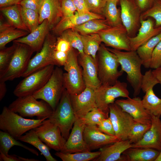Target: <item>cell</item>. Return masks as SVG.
I'll return each mask as SVG.
<instances>
[{
	"mask_svg": "<svg viewBox=\"0 0 161 161\" xmlns=\"http://www.w3.org/2000/svg\"><path fill=\"white\" fill-rule=\"evenodd\" d=\"M22 0H0L1 8L19 4Z\"/></svg>",
	"mask_w": 161,
	"mask_h": 161,
	"instance_id": "54",
	"label": "cell"
},
{
	"mask_svg": "<svg viewBox=\"0 0 161 161\" xmlns=\"http://www.w3.org/2000/svg\"><path fill=\"white\" fill-rule=\"evenodd\" d=\"M97 33L100 36L102 42L106 46L120 50H131L127 31L123 24L111 27Z\"/></svg>",
	"mask_w": 161,
	"mask_h": 161,
	"instance_id": "15",
	"label": "cell"
},
{
	"mask_svg": "<svg viewBox=\"0 0 161 161\" xmlns=\"http://www.w3.org/2000/svg\"><path fill=\"white\" fill-rule=\"evenodd\" d=\"M85 0L90 12L103 15L107 0Z\"/></svg>",
	"mask_w": 161,
	"mask_h": 161,
	"instance_id": "44",
	"label": "cell"
},
{
	"mask_svg": "<svg viewBox=\"0 0 161 161\" xmlns=\"http://www.w3.org/2000/svg\"><path fill=\"white\" fill-rule=\"evenodd\" d=\"M132 147L128 140H119L100 148L99 156L93 161H120L122 153Z\"/></svg>",
	"mask_w": 161,
	"mask_h": 161,
	"instance_id": "27",
	"label": "cell"
},
{
	"mask_svg": "<svg viewBox=\"0 0 161 161\" xmlns=\"http://www.w3.org/2000/svg\"><path fill=\"white\" fill-rule=\"evenodd\" d=\"M20 11L23 23L30 32L34 30L40 24L39 14L36 11L23 8L20 5Z\"/></svg>",
	"mask_w": 161,
	"mask_h": 161,
	"instance_id": "37",
	"label": "cell"
},
{
	"mask_svg": "<svg viewBox=\"0 0 161 161\" xmlns=\"http://www.w3.org/2000/svg\"><path fill=\"white\" fill-rule=\"evenodd\" d=\"M161 32V27H155V23L150 18L140 20L138 33L133 37H129L131 50L136 51L150 39Z\"/></svg>",
	"mask_w": 161,
	"mask_h": 161,
	"instance_id": "23",
	"label": "cell"
},
{
	"mask_svg": "<svg viewBox=\"0 0 161 161\" xmlns=\"http://www.w3.org/2000/svg\"><path fill=\"white\" fill-rule=\"evenodd\" d=\"M155 161H161V151H160L159 155Z\"/></svg>",
	"mask_w": 161,
	"mask_h": 161,
	"instance_id": "58",
	"label": "cell"
},
{
	"mask_svg": "<svg viewBox=\"0 0 161 161\" xmlns=\"http://www.w3.org/2000/svg\"><path fill=\"white\" fill-rule=\"evenodd\" d=\"M152 72L159 83L161 85V66L152 70Z\"/></svg>",
	"mask_w": 161,
	"mask_h": 161,
	"instance_id": "56",
	"label": "cell"
},
{
	"mask_svg": "<svg viewBox=\"0 0 161 161\" xmlns=\"http://www.w3.org/2000/svg\"><path fill=\"white\" fill-rule=\"evenodd\" d=\"M39 14L40 24L47 20L52 29L63 17L60 0H44Z\"/></svg>",
	"mask_w": 161,
	"mask_h": 161,
	"instance_id": "26",
	"label": "cell"
},
{
	"mask_svg": "<svg viewBox=\"0 0 161 161\" xmlns=\"http://www.w3.org/2000/svg\"><path fill=\"white\" fill-rule=\"evenodd\" d=\"M7 92L6 85L4 82L0 81V100H2Z\"/></svg>",
	"mask_w": 161,
	"mask_h": 161,
	"instance_id": "55",
	"label": "cell"
},
{
	"mask_svg": "<svg viewBox=\"0 0 161 161\" xmlns=\"http://www.w3.org/2000/svg\"><path fill=\"white\" fill-rule=\"evenodd\" d=\"M111 27L106 19H94L75 27L72 29L81 34L97 33L102 30Z\"/></svg>",
	"mask_w": 161,
	"mask_h": 161,
	"instance_id": "32",
	"label": "cell"
},
{
	"mask_svg": "<svg viewBox=\"0 0 161 161\" xmlns=\"http://www.w3.org/2000/svg\"><path fill=\"white\" fill-rule=\"evenodd\" d=\"M132 147L150 148L161 151V120L160 117L151 115L150 128L141 140L132 143Z\"/></svg>",
	"mask_w": 161,
	"mask_h": 161,
	"instance_id": "21",
	"label": "cell"
},
{
	"mask_svg": "<svg viewBox=\"0 0 161 161\" xmlns=\"http://www.w3.org/2000/svg\"><path fill=\"white\" fill-rule=\"evenodd\" d=\"M160 151L152 148L131 147L122 153L120 161H155Z\"/></svg>",
	"mask_w": 161,
	"mask_h": 161,
	"instance_id": "28",
	"label": "cell"
},
{
	"mask_svg": "<svg viewBox=\"0 0 161 161\" xmlns=\"http://www.w3.org/2000/svg\"><path fill=\"white\" fill-rule=\"evenodd\" d=\"M13 42L11 46L0 49V75L8 67L16 49L18 43Z\"/></svg>",
	"mask_w": 161,
	"mask_h": 161,
	"instance_id": "43",
	"label": "cell"
},
{
	"mask_svg": "<svg viewBox=\"0 0 161 161\" xmlns=\"http://www.w3.org/2000/svg\"><path fill=\"white\" fill-rule=\"evenodd\" d=\"M97 61L98 75L102 85H114L124 72L118 69L120 65L115 55L101 44Z\"/></svg>",
	"mask_w": 161,
	"mask_h": 161,
	"instance_id": "3",
	"label": "cell"
},
{
	"mask_svg": "<svg viewBox=\"0 0 161 161\" xmlns=\"http://www.w3.org/2000/svg\"><path fill=\"white\" fill-rule=\"evenodd\" d=\"M54 57L57 66H64L67 61L68 52L59 51L55 49Z\"/></svg>",
	"mask_w": 161,
	"mask_h": 161,
	"instance_id": "49",
	"label": "cell"
},
{
	"mask_svg": "<svg viewBox=\"0 0 161 161\" xmlns=\"http://www.w3.org/2000/svg\"><path fill=\"white\" fill-rule=\"evenodd\" d=\"M97 126L103 133L109 135L115 136L113 126L109 117L103 119Z\"/></svg>",
	"mask_w": 161,
	"mask_h": 161,
	"instance_id": "47",
	"label": "cell"
},
{
	"mask_svg": "<svg viewBox=\"0 0 161 161\" xmlns=\"http://www.w3.org/2000/svg\"><path fill=\"white\" fill-rule=\"evenodd\" d=\"M14 146L23 147L36 156L38 153L35 150L22 144L8 133L0 131V151L4 154H8L10 149Z\"/></svg>",
	"mask_w": 161,
	"mask_h": 161,
	"instance_id": "34",
	"label": "cell"
},
{
	"mask_svg": "<svg viewBox=\"0 0 161 161\" xmlns=\"http://www.w3.org/2000/svg\"><path fill=\"white\" fill-rule=\"evenodd\" d=\"M44 0H22L19 4L23 7L33 10L39 13Z\"/></svg>",
	"mask_w": 161,
	"mask_h": 161,
	"instance_id": "48",
	"label": "cell"
},
{
	"mask_svg": "<svg viewBox=\"0 0 161 161\" xmlns=\"http://www.w3.org/2000/svg\"><path fill=\"white\" fill-rule=\"evenodd\" d=\"M114 53L121 66V69L127 74L126 79L134 90V97L140 93L143 75L141 71L142 61L136 51H122L107 48Z\"/></svg>",
	"mask_w": 161,
	"mask_h": 161,
	"instance_id": "1",
	"label": "cell"
},
{
	"mask_svg": "<svg viewBox=\"0 0 161 161\" xmlns=\"http://www.w3.org/2000/svg\"><path fill=\"white\" fill-rule=\"evenodd\" d=\"M161 41V32L153 37L145 43L139 47L136 51L141 59L143 65L146 68H150L153 52L157 44Z\"/></svg>",
	"mask_w": 161,
	"mask_h": 161,
	"instance_id": "31",
	"label": "cell"
},
{
	"mask_svg": "<svg viewBox=\"0 0 161 161\" xmlns=\"http://www.w3.org/2000/svg\"><path fill=\"white\" fill-rule=\"evenodd\" d=\"M142 13L148 10L152 6L155 0H134Z\"/></svg>",
	"mask_w": 161,
	"mask_h": 161,
	"instance_id": "52",
	"label": "cell"
},
{
	"mask_svg": "<svg viewBox=\"0 0 161 161\" xmlns=\"http://www.w3.org/2000/svg\"><path fill=\"white\" fill-rule=\"evenodd\" d=\"M50 30L48 22L44 20L32 32L26 36L19 38L13 42L25 44L29 46L33 52L39 51L49 31Z\"/></svg>",
	"mask_w": 161,
	"mask_h": 161,
	"instance_id": "24",
	"label": "cell"
},
{
	"mask_svg": "<svg viewBox=\"0 0 161 161\" xmlns=\"http://www.w3.org/2000/svg\"><path fill=\"white\" fill-rule=\"evenodd\" d=\"M63 74L62 69L58 66L56 67L47 83L32 95L36 99H41L47 103L53 111L58 106L65 89Z\"/></svg>",
	"mask_w": 161,
	"mask_h": 161,
	"instance_id": "6",
	"label": "cell"
},
{
	"mask_svg": "<svg viewBox=\"0 0 161 161\" xmlns=\"http://www.w3.org/2000/svg\"><path fill=\"white\" fill-rule=\"evenodd\" d=\"M83 135L84 139L91 150L102 148L119 140L116 136L103 133L96 125H86Z\"/></svg>",
	"mask_w": 161,
	"mask_h": 161,
	"instance_id": "20",
	"label": "cell"
},
{
	"mask_svg": "<svg viewBox=\"0 0 161 161\" xmlns=\"http://www.w3.org/2000/svg\"><path fill=\"white\" fill-rule=\"evenodd\" d=\"M109 114L96 107L84 116L79 118L86 125H97L103 119L108 118Z\"/></svg>",
	"mask_w": 161,
	"mask_h": 161,
	"instance_id": "40",
	"label": "cell"
},
{
	"mask_svg": "<svg viewBox=\"0 0 161 161\" xmlns=\"http://www.w3.org/2000/svg\"><path fill=\"white\" fill-rule=\"evenodd\" d=\"M18 156L20 160L21 161H38L39 160H38L37 159H28L27 158H25L22 157H21Z\"/></svg>",
	"mask_w": 161,
	"mask_h": 161,
	"instance_id": "57",
	"label": "cell"
},
{
	"mask_svg": "<svg viewBox=\"0 0 161 161\" xmlns=\"http://www.w3.org/2000/svg\"><path fill=\"white\" fill-rule=\"evenodd\" d=\"M70 97L76 117L80 118L83 116L93 108L97 107L95 90L86 87L80 93L70 95Z\"/></svg>",
	"mask_w": 161,
	"mask_h": 161,
	"instance_id": "19",
	"label": "cell"
},
{
	"mask_svg": "<svg viewBox=\"0 0 161 161\" xmlns=\"http://www.w3.org/2000/svg\"><path fill=\"white\" fill-rule=\"evenodd\" d=\"M123 25L129 37H133L140 26L142 12L134 0H119Z\"/></svg>",
	"mask_w": 161,
	"mask_h": 161,
	"instance_id": "16",
	"label": "cell"
},
{
	"mask_svg": "<svg viewBox=\"0 0 161 161\" xmlns=\"http://www.w3.org/2000/svg\"><path fill=\"white\" fill-rule=\"evenodd\" d=\"M17 140L30 144L37 148L44 157L46 161H57L52 156L49 151L50 148L40 140L34 129Z\"/></svg>",
	"mask_w": 161,
	"mask_h": 161,
	"instance_id": "29",
	"label": "cell"
},
{
	"mask_svg": "<svg viewBox=\"0 0 161 161\" xmlns=\"http://www.w3.org/2000/svg\"><path fill=\"white\" fill-rule=\"evenodd\" d=\"M127 83L118 80L113 85H102L95 90L97 107L109 114V105L115 103V99L121 97H129Z\"/></svg>",
	"mask_w": 161,
	"mask_h": 161,
	"instance_id": "10",
	"label": "cell"
},
{
	"mask_svg": "<svg viewBox=\"0 0 161 161\" xmlns=\"http://www.w3.org/2000/svg\"><path fill=\"white\" fill-rule=\"evenodd\" d=\"M152 18L155 21V27H161V0H155L151 7L142 13L141 19Z\"/></svg>",
	"mask_w": 161,
	"mask_h": 161,
	"instance_id": "41",
	"label": "cell"
},
{
	"mask_svg": "<svg viewBox=\"0 0 161 161\" xmlns=\"http://www.w3.org/2000/svg\"><path fill=\"white\" fill-rule=\"evenodd\" d=\"M47 119L34 129L40 140L50 148L61 151L66 140L62 136L59 128Z\"/></svg>",
	"mask_w": 161,
	"mask_h": 161,
	"instance_id": "13",
	"label": "cell"
},
{
	"mask_svg": "<svg viewBox=\"0 0 161 161\" xmlns=\"http://www.w3.org/2000/svg\"><path fill=\"white\" fill-rule=\"evenodd\" d=\"M94 19H105L103 15L91 12L79 14L76 11L74 14L71 17L62 18L52 30L55 33L61 35L66 30L72 29L76 26Z\"/></svg>",
	"mask_w": 161,
	"mask_h": 161,
	"instance_id": "25",
	"label": "cell"
},
{
	"mask_svg": "<svg viewBox=\"0 0 161 161\" xmlns=\"http://www.w3.org/2000/svg\"><path fill=\"white\" fill-rule=\"evenodd\" d=\"M161 66V41L154 49L151 57L150 68L155 69Z\"/></svg>",
	"mask_w": 161,
	"mask_h": 161,
	"instance_id": "45",
	"label": "cell"
},
{
	"mask_svg": "<svg viewBox=\"0 0 161 161\" xmlns=\"http://www.w3.org/2000/svg\"><path fill=\"white\" fill-rule=\"evenodd\" d=\"M158 82L150 69L143 75L141 89L145 95L142 100L143 106L151 115L160 117L161 115V99L155 94L153 88Z\"/></svg>",
	"mask_w": 161,
	"mask_h": 161,
	"instance_id": "12",
	"label": "cell"
},
{
	"mask_svg": "<svg viewBox=\"0 0 161 161\" xmlns=\"http://www.w3.org/2000/svg\"><path fill=\"white\" fill-rule=\"evenodd\" d=\"M117 3V2L119 1V0H113Z\"/></svg>",
	"mask_w": 161,
	"mask_h": 161,
	"instance_id": "59",
	"label": "cell"
},
{
	"mask_svg": "<svg viewBox=\"0 0 161 161\" xmlns=\"http://www.w3.org/2000/svg\"><path fill=\"white\" fill-rule=\"evenodd\" d=\"M100 151L79 152L73 153H64L57 151L55 155L63 161H89L93 160L97 157L100 154Z\"/></svg>",
	"mask_w": 161,
	"mask_h": 161,
	"instance_id": "36",
	"label": "cell"
},
{
	"mask_svg": "<svg viewBox=\"0 0 161 161\" xmlns=\"http://www.w3.org/2000/svg\"><path fill=\"white\" fill-rule=\"evenodd\" d=\"M60 129L62 136L67 140L76 119L70 95L64 90L60 101L48 118Z\"/></svg>",
	"mask_w": 161,
	"mask_h": 161,
	"instance_id": "5",
	"label": "cell"
},
{
	"mask_svg": "<svg viewBox=\"0 0 161 161\" xmlns=\"http://www.w3.org/2000/svg\"><path fill=\"white\" fill-rule=\"evenodd\" d=\"M115 103L123 110L129 114L136 122L144 124H151V115L145 108L139 97H130L126 99L117 100Z\"/></svg>",
	"mask_w": 161,
	"mask_h": 161,
	"instance_id": "17",
	"label": "cell"
},
{
	"mask_svg": "<svg viewBox=\"0 0 161 161\" xmlns=\"http://www.w3.org/2000/svg\"><path fill=\"white\" fill-rule=\"evenodd\" d=\"M29 32L11 26L0 32V49L4 48L6 45L11 41L25 36Z\"/></svg>",
	"mask_w": 161,
	"mask_h": 161,
	"instance_id": "38",
	"label": "cell"
},
{
	"mask_svg": "<svg viewBox=\"0 0 161 161\" xmlns=\"http://www.w3.org/2000/svg\"><path fill=\"white\" fill-rule=\"evenodd\" d=\"M71 48L69 42L61 37L58 39L55 45L56 50L67 52Z\"/></svg>",
	"mask_w": 161,
	"mask_h": 161,
	"instance_id": "50",
	"label": "cell"
},
{
	"mask_svg": "<svg viewBox=\"0 0 161 161\" xmlns=\"http://www.w3.org/2000/svg\"><path fill=\"white\" fill-rule=\"evenodd\" d=\"M17 43L16 49L8 67L0 75V81H11L22 77L27 67L34 52L27 45Z\"/></svg>",
	"mask_w": 161,
	"mask_h": 161,
	"instance_id": "8",
	"label": "cell"
},
{
	"mask_svg": "<svg viewBox=\"0 0 161 161\" xmlns=\"http://www.w3.org/2000/svg\"><path fill=\"white\" fill-rule=\"evenodd\" d=\"M46 119L25 118L4 106L0 114V129L17 139L26 132L40 125Z\"/></svg>",
	"mask_w": 161,
	"mask_h": 161,
	"instance_id": "2",
	"label": "cell"
},
{
	"mask_svg": "<svg viewBox=\"0 0 161 161\" xmlns=\"http://www.w3.org/2000/svg\"><path fill=\"white\" fill-rule=\"evenodd\" d=\"M109 117L112 124L115 136L119 140H128L134 122L132 117L114 103L109 106Z\"/></svg>",
	"mask_w": 161,
	"mask_h": 161,
	"instance_id": "14",
	"label": "cell"
},
{
	"mask_svg": "<svg viewBox=\"0 0 161 161\" xmlns=\"http://www.w3.org/2000/svg\"><path fill=\"white\" fill-rule=\"evenodd\" d=\"M151 124H142L134 122L129 134L128 140L132 143L138 142L142 139L145 133L150 128Z\"/></svg>",
	"mask_w": 161,
	"mask_h": 161,
	"instance_id": "42",
	"label": "cell"
},
{
	"mask_svg": "<svg viewBox=\"0 0 161 161\" xmlns=\"http://www.w3.org/2000/svg\"><path fill=\"white\" fill-rule=\"evenodd\" d=\"M61 37L67 41L71 47L77 49L80 55H84L83 46L81 34L72 29L64 31Z\"/></svg>",
	"mask_w": 161,
	"mask_h": 161,
	"instance_id": "39",
	"label": "cell"
},
{
	"mask_svg": "<svg viewBox=\"0 0 161 161\" xmlns=\"http://www.w3.org/2000/svg\"><path fill=\"white\" fill-rule=\"evenodd\" d=\"M76 11L79 14L90 12L85 0H73Z\"/></svg>",
	"mask_w": 161,
	"mask_h": 161,
	"instance_id": "51",
	"label": "cell"
},
{
	"mask_svg": "<svg viewBox=\"0 0 161 161\" xmlns=\"http://www.w3.org/2000/svg\"><path fill=\"white\" fill-rule=\"evenodd\" d=\"M50 65L24 77L16 87L13 93L18 97L32 95L47 83L55 68Z\"/></svg>",
	"mask_w": 161,
	"mask_h": 161,
	"instance_id": "9",
	"label": "cell"
},
{
	"mask_svg": "<svg viewBox=\"0 0 161 161\" xmlns=\"http://www.w3.org/2000/svg\"><path fill=\"white\" fill-rule=\"evenodd\" d=\"M64 66L66 72L63 74L65 89L70 95L80 93L86 86L83 78L82 71L78 63L77 55L72 47L68 52L67 61Z\"/></svg>",
	"mask_w": 161,
	"mask_h": 161,
	"instance_id": "7",
	"label": "cell"
},
{
	"mask_svg": "<svg viewBox=\"0 0 161 161\" xmlns=\"http://www.w3.org/2000/svg\"><path fill=\"white\" fill-rule=\"evenodd\" d=\"M86 125L80 118L76 117L69 136L60 151L73 153L91 151L83 138V133Z\"/></svg>",
	"mask_w": 161,
	"mask_h": 161,
	"instance_id": "18",
	"label": "cell"
},
{
	"mask_svg": "<svg viewBox=\"0 0 161 161\" xmlns=\"http://www.w3.org/2000/svg\"><path fill=\"white\" fill-rule=\"evenodd\" d=\"M81 35L84 53L96 60L97 53L102 42L100 36L97 33Z\"/></svg>",
	"mask_w": 161,
	"mask_h": 161,
	"instance_id": "33",
	"label": "cell"
},
{
	"mask_svg": "<svg viewBox=\"0 0 161 161\" xmlns=\"http://www.w3.org/2000/svg\"><path fill=\"white\" fill-rule=\"evenodd\" d=\"M56 43V42L51 37L49 33L42 48L30 59L27 67L22 77H25L50 65L57 66L54 57Z\"/></svg>",
	"mask_w": 161,
	"mask_h": 161,
	"instance_id": "11",
	"label": "cell"
},
{
	"mask_svg": "<svg viewBox=\"0 0 161 161\" xmlns=\"http://www.w3.org/2000/svg\"><path fill=\"white\" fill-rule=\"evenodd\" d=\"M117 2L113 0H107L103 15L111 27L123 24L121 18V11L117 7Z\"/></svg>",
	"mask_w": 161,
	"mask_h": 161,
	"instance_id": "35",
	"label": "cell"
},
{
	"mask_svg": "<svg viewBox=\"0 0 161 161\" xmlns=\"http://www.w3.org/2000/svg\"><path fill=\"white\" fill-rule=\"evenodd\" d=\"M79 62L83 68V78L86 87L96 90L102 85L98 77L96 60L85 53L80 55Z\"/></svg>",
	"mask_w": 161,
	"mask_h": 161,
	"instance_id": "22",
	"label": "cell"
},
{
	"mask_svg": "<svg viewBox=\"0 0 161 161\" xmlns=\"http://www.w3.org/2000/svg\"><path fill=\"white\" fill-rule=\"evenodd\" d=\"M61 3L62 18L69 17L74 14L76 9L73 0H61Z\"/></svg>",
	"mask_w": 161,
	"mask_h": 161,
	"instance_id": "46",
	"label": "cell"
},
{
	"mask_svg": "<svg viewBox=\"0 0 161 161\" xmlns=\"http://www.w3.org/2000/svg\"><path fill=\"white\" fill-rule=\"evenodd\" d=\"M0 161H21L18 155L6 154L1 151H0Z\"/></svg>",
	"mask_w": 161,
	"mask_h": 161,
	"instance_id": "53",
	"label": "cell"
},
{
	"mask_svg": "<svg viewBox=\"0 0 161 161\" xmlns=\"http://www.w3.org/2000/svg\"><path fill=\"white\" fill-rule=\"evenodd\" d=\"M0 11L13 27L29 32L22 21L19 4L1 8Z\"/></svg>",
	"mask_w": 161,
	"mask_h": 161,
	"instance_id": "30",
	"label": "cell"
},
{
	"mask_svg": "<svg viewBox=\"0 0 161 161\" xmlns=\"http://www.w3.org/2000/svg\"><path fill=\"white\" fill-rule=\"evenodd\" d=\"M23 117L36 116L37 119H48L53 110L44 101H38L32 95L18 97L8 107Z\"/></svg>",
	"mask_w": 161,
	"mask_h": 161,
	"instance_id": "4",
	"label": "cell"
}]
</instances>
